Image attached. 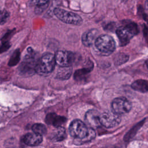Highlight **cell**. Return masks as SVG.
Listing matches in <instances>:
<instances>
[{"label": "cell", "mask_w": 148, "mask_h": 148, "mask_svg": "<svg viewBox=\"0 0 148 148\" xmlns=\"http://www.w3.org/2000/svg\"><path fill=\"white\" fill-rule=\"evenodd\" d=\"M54 56L50 53L44 54L36 62L35 72L40 75H47L51 73L55 67Z\"/></svg>", "instance_id": "obj_1"}, {"label": "cell", "mask_w": 148, "mask_h": 148, "mask_svg": "<svg viewBox=\"0 0 148 148\" xmlns=\"http://www.w3.org/2000/svg\"><path fill=\"white\" fill-rule=\"evenodd\" d=\"M138 33L139 29L135 23L125 24L116 29V34L121 46L127 45L130 40Z\"/></svg>", "instance_id": "obj_2"}, {"label": "cell", "mask_w": 148, "mask_h": 148, "mask_svg": "<svg viewBox=\"0 0 148 148\" xmlns=\"http://www.w3.org/2000/svg\"><path fill=\"white\" fill-rule=\"evenodd\" d=\"M95 46L102 54L108 56L115 50L116 45L113 38L108 35H102L95 40Z\"/></svg>", "instance_id": "obj_3"}, {"label": "cell", "mask_w": 148, "mask_h": 148, "mask_svg": "<svg viewBox=\"0 0 148 148\" xmlns=\"http://www.w3.org/2000/svg\"><path fill=\"white\" fill-rule=\"evenodd\" d=\"M27 53L24 61L18 67L19 73L24 76H31L35 72V68L36 61L35 60L34 50L29 47L27 49Z\"/></svg>", "instance_id": "obj_4"}, {"label": "cell", "mask_w": 148, "mask_h": 148, "mask_svg": "<svg viewBox=\"0 0 148 148\" xmlns=\"http://www.w3.org/2000/svg\"><path fill=\"white\" fill-rule=\"evenodd\" d=\"M90 128L80 120H75L69 127V131L71 135L75 139H78L82 141L86 138L89 132Z\"/></svg>", "instance_id": "obj_5"}, {"label": "cell", "mask_w": 148, "mask_h": 148, "mask_svg": "<svg viewBox=\"0 0 148 148\" xmlns=\"http://www.w3.org/2000/svg\"><path fill=\"white\" fill-rule=\"evenodd\" d=\"M54 13L58 19L66 24L80 25L83 22V20L79 15L60 8H55Z\"/></svg>", "instance_id": "obj_6"}, {"label": "cell", "mask_w": 148, "mask_h": 148, "mask_svg": "<svg viewBox=\"0 0 148 148\" xmlns=\"http://www.w3.org/2000/svg\"><path fill=\"white\" fill-rule=\"evenodd\" d=\"M99 120L100 124L107 128L114 127L121 121L119 114L113 111H106L100 114Z\"/></svg>", "instance_id": "obj_7"}, {"label": "cell", "mask_w": 148, "mask_h": 148, "mask_svg": "<svg viewBox=\"0 0 148 148\" xmlns=\"http://www.w3.org/2000/svg\"><path fill=\"white\" fill-rule=\"evenodd\" d=\"M111 107L113 112L120 115L128 113L132 108V104L126 98L118 97L113 100Z\"/></svg>", "instance_id": "obj_8"}, {"label": "cell", "mask_w": 148, "mask_h": 148, "mask_svg": "<svg viewBox=\"0 0 148 148\" xmlns=\"http://www.w3.org/2000/svg\"><path fill=\"white\" fill-rule=\"evenodd\" d=\"M56 63L60 66H70L75 61V54L68 51L60 50L54 56Z\"/></svg>", "instance_id": "obj_9"}, {"label": "cell", "mask_w": 148, "mask_h": 148, "mask_svg": "<svg viewBox=\"0 0 148 148\" xmlns=\"http://www.w3.org/2000/svg\"><path fill=\"white\" fill-rule=\"evenodd\" d=\"M43 140L42 135L35 133H28L25 135L23 138L24 143L29 146L39 145Z\"/></svg>", "instance_id": "obj_10"}, {"label": "cell", "mask_w": 148, "mask_h": 148, "mask_svg": "<svg viewBox=\"0 0 148 148\" xmlns=\"http://www.w3.org/2000/svg\"><path fill=\"white\" fill-rule=\"evenodd\" d=\"M66 119L61 116H58L54 113H49L45 119L46 123L49 125H52L56 127H59L65 123Z\"/></svg>", "instance_id": "obj_11"}, {"label": "cell", "mask_w": 148, "mask_h": 148, "mask_svg": "<svg viewBox=\"0 0 148 148\" xmlns=\"http://www.w3.org/2000/svg\"><path fill=\"white\" fill-rule=\"evenodd\" d=\"M100 113L96 110H90L87 112L85 115L86 121L92 127H98L101 124L99 120Z\"/></svg>", "instance_id": "obj_12"}, {"label": "cell", "mask_w": 148, "mask_h": 148, "mask_svg": "<svg viewBox=\"0 0 148 148\" xmlns=\"http://www.w3.org/2000/svg\"><path fill=\"white\" fill-rule=\"evenodd\" d=\"M97 34L98 30L97 29H91L85 32L82 38L83 44L87 47L91 46L95 40Z\"/></svg>", "instance_id": "obj_13"}, {"label": "cell", "mask_w": 148, "mask_h": 148, "mask_svg": "<svg viewBox=\"0 0 148 148\" xmlns=\"http://www.w3.org/2000/svg\"><path fill=\"white\" fill-rule=\"evenodd\" d=\"M57 128L51 134L50 139L54 142H60L65 139L66 137L65 129L61 126Z\"/></svg>", "instance_id": "obj_14"}, {"label": "cell", "mask_w": 148, "mask_h": 148, "mask_svg": "<svg viewBox=\"0 0 148 148\" xmlns=\"http://www.w3.org/2000/svg\"><path fill=\"white\" fill-rule=\"evenodd\" d=\"M131 87L135 91L143 93L147 92L148 90L147 82V80L143 79L137 80L132 83Z\"/></svg>", "instance_id": "obj_15"}, {"label": "cell", "mask_w": 148, "mask_h": 148, "mask_svg": "<svg viewBox=\"0 0 148 148\" xmlns=\"http://www.w3.org/2000/svg\"><path fill=\"white\" fill-rule=\"evenodd\" d=\"M72 73V68L70 66H61L58 71L56 77L61 80L68 79Z\"/></svg>", "instance_id": "obj_16"}, {"label": "cell", "mask_w": 148, "mask_h": 148, "mask_svg": "<svg viewBox=\"0 0 148 148\" xmlns=\"http://www.w3.org/2000/svg\"><path fill=\"white\" fill-rule=\"evenodd\" d=\"M29 1L31 5L36 6L35 12L39 14L47 8L49 0H29Z\"/></svg>", "instance_id": "obj_17"}, {"label": "cell", "mask_w": 148, "mask_h": 148, "mask_svg": "<svg viewBox=\"0 0 148 148\" xmlns=\"http://www.w3.org/2000/svg\"><path fill=\"white\" fill-rule=\"evenodd\" d=\"M92 67H88V68H84L82 69H80L77 70L74 74L73 77L77 81L83 80L85 79L88 74L92 71Z\"/></svg>", "instance_id": "obj_18"}, {"label": "cell", "mask_w": 148, "mask_h": 148, "mask_svg": "<svg viewBox=\"0 0 148 148\" xmlns=\"http://www.w3.org/2000/svg\"><path fill=\"white\" fill-rule=\"evenodd\" d=\"M20 59V52L18 49H17L14 50V51L12 53L9 59V61L8 62L9 66H15L18 63Z\"/></svg>", "instance_id": "obj_19"}, {"label": "cell", "mask_w": 148, "mask_h": 148, "mask_svg": "<svg viewBox=\"0 0 148 148\" xmlns=\"http://www.w3.org/2000/svg\"><path fill=\"white\" fill-rule=\"evenodd\" d=\"M32 130L34 133L40 135H45L47 132V128L45 125L40 123L34 124L32 127Z\"/></svg>", "instance_id": "obj_20"}, {"label": "cell", "mask_w": 148, "mask_h": 148, "mask_svg": "<svg viewBox=\"0 0 148 148\" xmlns=\"http://www.w3.org/2000/svg\"><path fill=\"white\" fill-rule=\"evenodd\" d=\"M144 122V121H142L140 123V124H138L136 125H135L132 129H131V130L130 131H129L127 135H125V136H124V140H128L130 139H131V138L135 135V133L136 132V131L138 130V129L139 128V127H140L142 125V123Z\"/></svg>", "instance_id": "obj_21"}, {"label": "cell", "mask_w": 148, "mask_h": 148, "mask_svg": "<svg viewBox=\"0 0 148 148\" xmlns=\"http://www.w3.org/2000/svg\"><path fill=\"white\" fill-rule=\"evenodd\" d=\"M95 136H96V133H95L94 130L92 128H90L88 134L87 135L86 138L82 141V142H83V143L88 142L92 140V139H94L95 138Z\"/></svg>", "instance_id": "obj_22"}, {"label": "cell", "mask_w": 148, "mask_h": 148, "mask_svg": "<svg viewBox=\"0 0 148 148\" xmlns=\"http://www.w3.org/2000/svg\"><path fill=\"white\" fill-rule=\"evenodd\" d=\"M9 17V13L5 10H0V24H5Z\"/></svg>", "instance_id": "obj_23"}, {"label": "cell", "mask_w": 148, "mask_h": 148, "mask_svg": "<svg viewBox=\"0 0 148 148\" xmlns=\"http://www.w3.org/2000/svg\"><path fill=\"white\" fill-rule=\"evenodd\" d=\"M128 56L127 55H125V54L121 55V54H120L118 56L117 58L116 59L115 64H118V65L121 64L125 62L128 60Z\"/></svg>", "instance_id": "obj_24"}, {"label": "cell", "mask_w": 148, "mask_h": 148, "mask_svg": "<svg viewBox=\"0 0 148 148\" xmlns=\"http://www.w3.org/2000/svg\"><path fill=\"white\" fill-rule=\"evenodd\" d=\"M10 47V45L9 42H2V44L0 45V53L6 51Z\"/></svg>", "instance_id": "obj_25"}]
</instances>
